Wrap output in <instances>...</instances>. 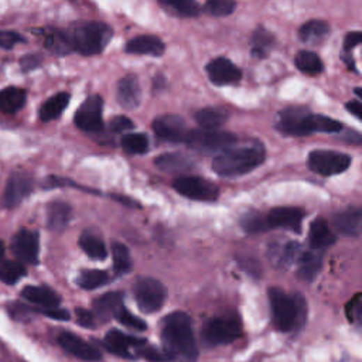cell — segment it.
I'll return each instance as SVG.
<instances>
[{"instance_id": "11", "label": "cell", "mask_w": 362, "mask_h": 362, "mask_svg": "<svg viewBox=\"0 0 362 362\" xmlns=\"http://www.w3.org/2000/svg\"><path fill=\"white\" fill-rule=\"evenodd\" d=\"M102 111H104V100L100 95H90L78 108L74 122L84 132H89V133L101 132L104 129Z\"/></svg>"}, {"instance_id": "21", "label": "cell", "mask_w": 362, "mask_h": 362, "mask_svg": "<svg viewBox=\"0 0 362 362\" xmlns=\"http://www.w3.org/2000/svg\"><path fill=\"white\" fill-rule=\"evenodd\" d=\"M334 228L349 237L362 234V208H348L333 218Z\"/></svg>"}, {"instance_id": "6", "label": "cell", "mask_w": 362, "mask_h": 362, "mask_svg": "<svg viewBox=\"0 0 362 362\" xmlns=\"http://www.w3.org/2000/svg\"><path fill=\"white\" fill-rule=\"evenodd\" d=\"M242 327L238 317L226 315V317H212L207 320L201 330L203 341L207 345H225L231 344L241 337Z\"/></svg>"}, {"instance_id": "20", "label": "cell", "mask_w": 362, "mask_h": 362, "mask_svg": "<svg viewBox=\"0 0 362 362\" xmlns=\"http://www.w3.org/2000/svg\"><path fill=\"white\" fill-rule=\"evenodd\" d=\"M166 50L164 42L152 34H143L138 36L126 42L125 52L129 54H138V56H153L160 57L163 56Z\"/></svg>"}, {"instance_id": "45", "label": "cell", "mask_w": 362, "mask_h": 362, "mask_svg": "<svg viewBox=\"0 0 362 362\" xmlns=\"http://www.w3.org/2000/svg\"><path fill=\"white\" fill-rule=\"evenodd\" d=\"M136 355H139L145 359H148L149 362H168L173 361V358L166 352V351H160L155 347H149L148 344L139 349H136L134 352Z\"/></svg>"}, {"instance_id": "37", "label": "cell", "mask_w": 362, "mask_h": 362, "mask_svg": "<svg viewBox=\"0 0 362 362\" xmlns=\"http://www.w3.org/2000/svg\"><path fill=\"white\" fill-rule=\"evenodd\" d=\"M26 276V267L17 260L0 262V282L5 285H16Z\"/></svg>"}, {"instance_id": "17", "label": "cell", "mask_w": 362, "mask_h": 362, "mask_svg": "<svg viewBox=\"0 0 362 362\" xmlns=\"http://www.w3.org/2000/svg\"><path fill=\"white\" fill-rule=\"evenodd\" d=\"M207 74L210 81L215 85H233L242 78V71L225 57H217L208 63Z\"/></svg>"}, {"instance_id": "32", "label": "cell", "mask_w": 362, "mask_h": 362, "mask_svg": "<svg viewBox=\"0 0 362 362\" xmlns=\"http://www.w3.org/2000/svg\"><path fill=\"white\" fill-rule=\"evenodd\" d=\"M81 249L90 258V259H95V260H104L108 256V249L104 244V241L97 237L93 233H84L79 237L78 241Z\"/></svg>"}, {"instance_id": "25", "label": "cell", "mask_w": 362, "mask_h": 362, "mask_svg": "<svg viewBox=\"0 0 362 362\" xmlns=\"http://www.w3.org/2000/svg\"><path fill=\"white\" fill-rule=\"evenodd\" d=\"M72 215V208L64 201H53L47 207V226L50 231L61 233L64 231Z\"/></svg>"}, {"instance_id": "18", "label": "cell", "mask_w": 362, "mask_h": 362, "mask_svg": "<svg viewBox=\"0 0 362 362\" xmlns=\"http://www.w3.org/2000/svg\"><path fill=\"white\" fill-rule=\"evenodd\" d=\"M116 98L120 107L126 109H134L138 108L142 102V88L139 84V79L136 75L129 74L118 82V90Z\"/></svg>"}, {"instance_id": "31", "label": "cell", "mask_w": 362, "mask_h": 362, "mask_svg": "<svg viewBox=\"0 0 362 362\" xmlns=\"http://www.w3.org/2000/svg\"><path fill=\"white\" fill-rule=\"evenodd\" d=\"M329 33L330 27L323 20H310L304 23L299 30L300 38L307 44H319L324 41L329 37Z\"/></svg>"}, {"instance_id": "8", "label": "cell", "mask_w": 362, "mask_h": 362, "mask_svg": "<svg viewBox=\"0 0 362 362\" xmlns=\"http://www.w3.org/2000/svg\"><path fill=\"white\" fill-rule=\"evenodd\" d=\"M134 299L143 313L159 311L167 300L166 286L153 278H139L133 288Z\"/></svg>"}, {"instance_id": "23", "label": "cell", "mask_w": 362, "mask_h": 362, "mask_svg": "<svg viewBox=\"0 0 362 362\" xmlns=\"http://www.w3.org/2000/svg\"><path fill=\"white\" fill-rule=\"evenodd\" d=\"M323 266V251L311 249L303 252L299 259L297 276L304 282H313Z\"/></svg>"}, {"instance_id": "5", "label": "cell", "mask_w": 362, "mask_h": 362, "mask_svg": "<svg viewBox=\"0 0 362 362\" xmlns=\"http://www.w3.org/2000/svg\"><path fill=\"white\" fill-rule=\"evenodd\" d=\"M266 160V152L260 145L231 148L219 153L212 162V170L221 177H238L258 168Z\"/></svg>"}, {"instance_id": "7", "label": "cell", "mask_w": 362, "mask_h": 362, "mask_svg": "<svg viewBox=\"0 0 362 362\" xmlns=\"http://www.w3.org/2000/svg\"><path fill=\"white\" fill-rule=\"evenodd\" d=\"M237 136L230 132L219 130H189L184 143L196 150L204 153L225 152L237 143Z\"/></svg>"}, {"instance_id": "54", "label": "cell", "mask_w": 362, "mask_h": 362, "mask_svg": "<svg viewBox=\"0 0 362 362\" xmlns=\"http://www.w3.org/2000/svg\"><path fill=\"white\" fill-rule=\"evenodd\" d=\"M3 255H5V244L0 241V259L3 258Z\"/></svg>"}, {"instance_id": "30", "label": "cell", "mask_w": 362, "mask_h": 362, "mask_svg": "<svg viewBox=\"0 0 362 362\" xmlns=\"http://www.w3.org/2000/svg\"><path fill=\"white\" fill-rule=\"evenodd\" d=\"M194 118L204 130H217L218 127L226 123V120L230 119V115L228 112L221 108L211 107V108L200 109Z\"/></svg>"}, {"instance_id": "19", "label": "cell", "mask_w": 362, "mask_h": 362, "mask_svg": "<svg viewBox=\"0 0 362 362\" xmlns=\"http://www.w3.org/2000/svg\"><path fill=\"white\" fill-rule=\"evenodd\" d=\"M58 344L71 355L84 359V361H100L102 354L94 345L88 344L82 338L77 337L72 333H63L58 337Z\"/></svg>"}, {"instance_id": "24", "label": "cell", "mask_w": 362, "mask_h": 362, "mask_svg": "<svg viewBox=\"0 0 362 362\" xmlns=\"http://www.w3.org/2000/svg\"><path fill=\"white\" fill-rule=\"evenodd\" d=\"M123 294L119 292H111L94 301V311L98 319L108 322L123 308Z\"/></svg>"}, {"instance_id": "29", "label": "cell", "mask_w": 362, "mask_h": 362, "mask_svg": "<svg viewBox=\"0 0 362 362\" xmlns=\"http://www.w3.org/2000/svg\"><path fill=\"white\" fill-rule=\"evenodd\" d=\"M155 164L163 170V171H168V173H181V171H187L191 170L194 163L190 157L181 155V153H166L159 156L155 160Z\"/></svg>"}, {"instance_id": "49", "label": "cell", "mask_w": 362, "mask_h": 362, "mask_svg": "<svg viewBox=\"0 0 362 362\" xmlns=\"http://www.w3.org/2000/svg\"><path fill=\"white\" fill-rule=\"evenodd\" d=\"M77 314V322L79 326L86 327V329H94L95 327V315L94 313H90L85 308H77L75 310Z\"/></svg>"}, {"instance_id": "39", "label": "cell", "mask_w": 362, "mask_h": 362, "mask_svg": "<svg viewBox=\"0 0 362 362\" xmlns=\"http://www.w3.org/2000/svg\"><path fill=\"white\" fill-rule=\"evenodd\" d=\"M112 258H113V267L116 270V274L125 275L132 270L133 262L130 258V252L123 244L120 242L112 244Z\"/></svg>"}, {"instance_id": "34", "label": "cell", "mask_w": 362, "mask_h": 362, "mask_svg": "<svg viewBox=\"0 0 362 362\" xmlns=\"http://www.w3.org/2000/svg\"><path fill=\"white\" fill-rule=\"evenodd\" d=\"M294 64L299 71L307 74V75H319L324 70V64L320 60V57L313 52H299L294 58Z\"/></svg>"}, {"instance_id": "22", "label": "cell", "mask_w": 362, "mask_h": 362, "mask_svg": "<svg viewBox=\"0 0 362 362\" xmlns=\"http://www.w3.org/2000/svg\"><path fill=\"white\" fill-rule=\"evenodd\" d=\"M22 297L31 304H36L41 308H54L58 307L61 303L60 296L45 286H26L22 290Z\"/></svg>"}, {"instance_id": "43", "label": "cell", "mask_w": 362, "mask_h": 362, "mask_svg": "<svg viewBox=\"0 0 362 362\" xmlns=\"http://www.w3.org/2000/svg\"><path fill=\"white\" fill-rule=\"evenodd\" d=\"M115 319H116L120 324H123L125 327L132 329V330H134V331H145V330L148 329V324H146L142 319H139V317L133 315V314H132L127 308H125V307L116 314Z\"/></svg>"}, {"instance_id": "36", "label": "cell", "mask_w": 362, "mask_h": 362, "mask_svg": "<svg viewBox=\"0 0 362 362\" xmlns=\"http://www.w3.org/2000/svg\"><path fill=\"white\" fill-rule=\"evenodd\" d=\"M160 5L178 17H197L201 13L200 5L193 0H164Z\"/></svg>"}, {"instance_id": "47", "label": "cell", "mask_w": 362, "mask_h": 362, "mask_svg": "<svg viewBox=\"0 0 362 362\" xmlns=\"http://www.w3.org/2000/svg\"><path fill=\"white\" fill-rule=\"evenodd\" d=\"M347 314L349 317V320L362 330V300L355 299L347 308Z\"/></svg>"}, {"instance_id": "41", "label": "cell", "mask_w": 362, "mask_h": 362, "mask_svg": "<svg viewBox=\"0 0 362 362\" xmlns=\"http://www.w3.org/2000/svg\"><path fill=\"white\" fill-rule=\"evenodd\" d=\"M44 44H45V47L50 49L52 52H54L57 54H68V53H71L67 34L63 30H53L52 33L45 34Z\"/></svg>"}, {"instance_id": "2", "label": "cell", "mask_w": 362, "mask_h": 362, "mask_svg": "<svg viewBox=\"0 0 362 362\" xmlns=\"http://www.w3.org/2000/svg\"><path fill=\"white\" fill-rule=\"evenodd\" d=\"M276 127L289 136H306L310 133H337L343 125L329 116L311 113L304 108L292 107L281 112Z\"/></svg>"}, {"instance_id": "16", "label": "cell", "mask_w": 362, "mask_h": 362, "mask_svg": "<svg viewBox=\"0 0 362 362\" xmlns=\"http://www.w3.org/2000/svg\"><path fill=\"white\" fill-rule=\"evenodd\" d=\"M105 347L108 351H111L112 354L122 356V358H129L133 359L136 358L134 354L132 352V348L139 349L142 347H145L148 344V341L145 338H138L133 336H127L119 330H111L104 341Z\"/></svg>"}, {"instance_id": "26", "label": "cell", "mask_w": 362, "mask_h": 362, "mask_svg": "<svg viewBox=\"0 0 362 362\" xmlns=\"http://www.w3.org/2000/svg\"><path fill=\"white\" fill-rule=\"evenodd\" d=\"M308 242L311 245V249L317 251H323L336 242V237L331 233L326 219L319 218L311 223L308 231Z\"/></svg>"}, {"instance_id": "10", "label": "cell", "mask_w": 362, "mask_h": 362, "mask_svg": "<svg viewBox=\"0 0 362 362\" xmlns=\"http://www.w3.org/2000/svg\"><path fill=\"white\" fill-rule=\"evenodd\" d=\"M173 187L178 194L194 201H215L219 194L215 184L198 175H181L174 180Z\"/></svg>"}, {"instance_id": "28", "label": "cell", "mask_w": 362, "mask_h": 362, "mask_svg": "<svg viewBox=\"0 0 362 362\" xmlns=\"http://www.w3.org/2000/svg\"><path fill=\"white\" fill-rule=\"evenodd\" d=\"M70 94L68 93H60L53 95L45 101L40 108V119L42 122H52L61 116V113L65 111V108L70 104Z\"/></svg>"}, {"instance_id": "27", "label": "cell", "mask_w": 362, "mask_h": 362, "mask_svg": "<svg viewBox=\"0 0 362 362\" xmlns=\"http://www.w3.org/2000/svg\"><path fill=\"white\" fill-rule=\"evenodd\" d=\"M26 90L17 86H9L0 90V111L5 113H16L26 105Z\"/></svg>"}, {"instance_id": "53", "label": "cell", "mask_w": 362, "mask_h": 362, "mask_svg": "<svg viewBox=\"0 0 362 362\" xmlns=\"http://www.w3.org/2000/svg\"><path fill=\"white\" fill-rule=\"evenodd\" d=\"M347 111L349 113H352L355 118H358L361 122H362V104L361 102H356V101H349L347 105H345Z\"/></svg>"}, {"instance_id": "1", "label": "cell", "mask_w": 362, "mask_h": 362, "mask_svg": "<svg viewBox=\"0 0 362 362\" xmlns=\"http://www.w3.org/2000/svg\"><path fill=\"white\" fill-rule=\"evenodd\" d=\"M162 341L164 351L173 359L193 362L198 356L193 322L187 313L174 311L164 317L162 322Z\"/></svg>"}, {"instance_id": "46", "label": "cell", "mask_w": 362, "mask_h": 362, "mask_svg": "<svg viewBox=\"0 0 362 362\" xmlns=\"http://www.w3.org/2000/svg\"><path fill=\"white\" fill-rule=\"evenodd\" d=\"M24 37H22L16 31H0V49L10 50L16 44L24 42Z\"/></svg>"}, {"instance_id": "9", "label": "cell", "mask_w": 362, "mask_h": 362, "mask_svg": "<svg viewBox=\"0 0 362 362\" xmlns=\"http://www.w3.org/2000/svg\"><path fill=\"white\" fill-rule=\"evenodd\" d=\"M351 157L334 150H314L307 157V167L320 175H336L348 170Z\"/></svg>"}, {"instance_id": "15", "label": "cell", "mask_w": 362, "mask_h": 362, "mask_svg": "<svg viewBox=\"0 0 362 362\" xmlns=\"http://www.w3.org/2000/svg\"><path fill=\"white\" fill-rule=\"evenodd\" d=\"M267 215L269 228H283L290 230L296 234L301 231V222L304 218V211L296 207H279L274 208Z\"/></svg>"}, {"instance_id": "35", "label": "cell", "mask_w": 362, "mask_h": 362, "mask_svg": "<svg viewBox=\"0 0 362 362\" xmlns=\"http://www.w3.org/2000/svg\"><path fill=\"white\" fill-rule=\"evenodd\" d=\"M78 286L85 290H94L108 285L109 275L100 269H84L77 279Z\"/></svg>"}, {"instance_id": "33", "label": "cell", "mask_w": 362, "mask_h": 362, "mask_svg": "<svg viewBox=\"0 0 362 362\" xmlns=\"http://www.w3.org/2000/svg\"><path fill=\"white\" fill-rule=\"evenodd\" d=\"M252 56L258 58H265L270 50L274 49L275 45V36L272 34L269 30L259 27L253 31L252 34Z\"/></svg>"}, {"instance_id": "51", "label": "cell", "mask_w": 362, "mask_h": 362, "mask_svg": "<svg viewBox=\"0 0 362 362\" xmlns=\"http://www.w3.org/2000/svg\"><path fill=\"white\" fill-rule=\"evenodd\" d=\"M41 314L50 317V319H54V320H61V322H67L71 319V315L67 310L64 308H60V307H54V308H41L38 310Z\"/></svg>"}, {"instance_id": "55", "label": "cell", "mask_w": 362, "mask_h": 362, "mask_svg": "<svg viewBox=\"0 0 362 362\" xmlns=\"http://www.w3.org/2000/svg\"><path fill=\"white\" fill-rule=\"evenodd\" d=\"M354 93H355V95H356L358 98L362 100V88H355V89H354Z\"/></svg>"}, {"instance_id": "4", "label": "cell", "mask_w": 362, "mask_h": 362, "mask_svg": "<svg viewBox=\"0 0 362 362\" xmlns=\"http://www.w3.org/2000/svg\"><path fill=\"white\" fill-rule=\"evenodd\" d=\"M269 300L275 327L283 333L300 330L307 317V304L303 296L290 297L279 288L269 290Z\"/></svg>"}, {"instance_id": "48", "label": "cell", "mask_w": 362, "mask_h": 362, "mask_svg": "<svg viewBox=\"0 0 362 362\" xmlns=\"http://www.w3.org/2000/svg\"><path fill=\"white\" fill-rule=\"evenodd\" d=\"M133 122L126 118V116H115L111 119L109 122V129L113 132V133H123V132H127L130 129H133Z\"/></svg>"}, {"instance_id": "50", "label": "cell", "mask_w": 362, "mask_h": 362, "mask_svg": "<svg viewBox=\"0 0 362 362\" xmlns=\"http://www.w3.org/2000/svg\"><path fill=\"white\" fill-rule=\"evenodd\" d=\"M42 63V58L38 54H27L20 60V68L23 72H29L33 71L36 68H38Z\"/></svg>"}, {"instance_id": "3", "label": "cell", "mask_w": 362, "mask_h": 362, "mask_svg": "<svg viewBox=\"0 0 362 362\" xmlns=\"http://www.w3.org/2000/svg\"><path fill=\"white\" fill-rule=\"evenodd\" d=\"M71 52L82 56L101 54L113 36V30L101 22H78L65 30Z\"/></svg>"}, {"instance_id": "42", "label": "cell", "mask_w": 362, "mask_h": 362, "mask_svg": "<svg viewBox=\"0 0 362 362\" xmlns=\"http://www.w3.org/2000/svg\"><path fill=\"white\" fill-rule=\"evenodd\" d=\"M235 8H237V3L233 2V0H210V2L205 3L207 13H210L211 16H215V17L230 16L234 13Z\"/></svg>"}, {"instance_id": "40", "label": "cell", "mask_w": 362, "mask_h": 362, "mask_svg": "<svg viewBox=\"0 0 362 362\" xmlns=\"http://www.w3.org/2000/svg\"><path fill=\"white\" fill-rule=\"evenodd\" d=\"M242 228L249 233V234H259V233H265L269 231V223H267V215L262 214L259 211H251L246 212L242 219Z\"/></svg>"}, {"instance_id": "14", "label": "cell", "mask_w": 362, "mask_h": 362, "mask_svg": "<svg viewBox=\"0 0 362 362\" xmlns=\"http://www.w3.org/2000/svg\"><path fill=\"white\" fill-rule=\"evenodd\" d=\"M12 252L20 260V263L36 265L40 253L38 234L29 230H20L12 241Z\"/></svg>"}, {"instance_id": "44", "label": "cell", "mask_w": 362, "mask_h": 362, "mask_svg": "<svg viewBox=\"0 0 362 362\" xmlns=\"http://www.w3.org/2000/svg\"><path fill=\"white\" fill-rule=\"evenodd\" d=\"M279 249L281 251H279V253H276V259L279 258L278 262L281 265H285V266L292 265L296 260L299 262V259L301 256V251H300L301 248H300V245L297 242H288L285 246H282Z\"/></svg>"}, {"instance_id": "13", "label": "cell", "mask_w": 362, "mask_h": 362, "mask_svg": "<svg viewBox=\"0 0 362 362\" xmlns=\"http://www.w3.org/2000/svg\"><path fill=\"white\" fill-rule=\"evenodd\" d=\"M33 191V180L23 171L13 173L9 180L2 197V204L6 208L17 207Z\"/></svg>"}, {"instance_id": "38", "label": "cell", "mask_w": 362, "mask_h": 362, "mask_svg": "<svg viewBox=\"0 0 362 362\" xmlns=\"http://www.w3.org/2000/svg\"><path fill=\"white\" fill-rule=\"evenodd\" d=\"M122 148L129 155H145L149 150V139L143 133H130L122 138Z\"/></svg>"}, {"instance_id": "52", "label": "cell", "mask_w": 362, "mask_h": 362, "mask_svg": "<svg viewBox=\"0 0 362 362\" xmlns=\"http://www.w3.org/2000/svg\"><path fill=\"white\" fill-rule=\"evenodd\" d=\"M361 42H362V31H351L344 38V49L347 52H349L355 47V45H358Z\"/></svg>"}, {"instance_id": "12", "label": "cell", "mask_w": 362, "mask_h": 362, "mask_svg": "<svg viewBox=\"0 0 362 362\" xmlns=\"http://www.w3.org/2000/svg\"><path fill=\"white\" fill-rule=\"evenodd\" d=\"M153 130L157 134V138L170 143H184V139L189 133L186 122L183 120V118L177 115L159 116L153 122Z\"/></svg>"}]
</instances>
